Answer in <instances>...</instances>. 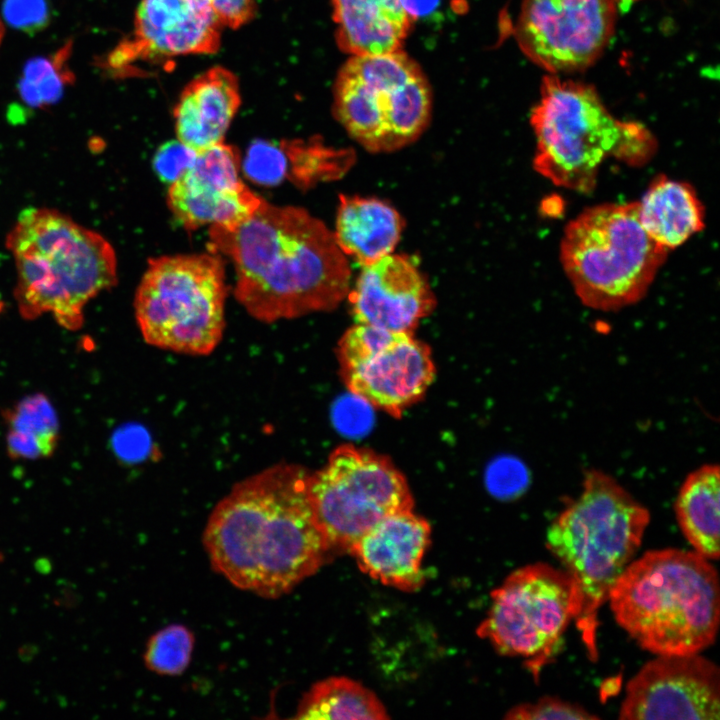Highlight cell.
Wrapping results in <instances>:
<instances>
[{
  "label": "cell",
  "instance_id": "6da1fadb",
  "mask_svg": "<svg viewBox=\"0 0 720 720\" xmlns=\"http://www.w3.org/2000/svg\"><path fill=\"white\" fill-rule=\"evenodd\" d=\"M310 471L271 465L239 482L212 510L203 543L234 586L277 598L313 575L332 552L307 500Z\"/></svg>",
  "mask_w": 720,
  "mask_h": 720
},
{
  "label": "cell",
  "instance_id": "7a4b0ae2",
  "mask_svg": "<svg viewBox=\"0 0 720 720\" xmlns=\"http://www.w3.org/2000/svg\"><path fill=\"white\" fill-rule=\"evenodd\" d=\"M208 246L231 259L236 300L264 323L333 310L350 290L348 260L333 232L303 208L263 199L235 226H210Z\"/></svg>",
  "mask_w": 720,
  "mask_h": 720
},
{
  "label": "cell",
  "instance_id": "3957f363",
  "mask_svg": "<svg viewBox=\"0 0 720 720\" xmlns=\"http://www.w3.org/2000/svg\"><path fill=\"white\" fill-rule=\"evenodd\" d=\"M607 601L617 624L654 655L701 653L716 640L718 573L693 550H651L633 559Z\"/></svg>",
  "mask_w": 720,
  "mask_h": 720
},
{
  "label": "cell",
  "instance_id": "277c9868",
  "mask_svg": "<svg viewBox=\"0 0 720 720\" xmlns=\"http://www.w3.org/2000/svg\"><path fill=\"white\" fill-rule=\"evenodd\" d=\"M6 248L16 267L14 297L25 319L49 313L60 326L77 330L88 302L118 280L111 243L56 209L22 210Z\"/></svg>",
  "mask_w": 720,
  "mask_h": 720
},
{
  "label": "cell",
  "instance_id": "5b68a950",
  "mask_svg": "<svg viewBox=\"0 0 720 720\" xmlns=\"http://www.w3.org/2000/svg\"><path fill=\"white\" fill-rule=\"evenodd\" d=\"M650 512L614 477L585 471L582 490L552 521L546 546L580 597L575 622L591 660L598 657V614L641 546Z\"/></svg>",
  "mask_w": 720,
  "mask_h": 720
},
{
  "label": "cell",
  "instance_id": "8992f818",
  "mask_svg": "<svg viewBox=\"0 0 720 720\" xmlns=\"http://www.w3.org/2000/svg\"><path fill=\"white\" fill-rule=\"evenodd\" d=\"M530 123L535 170L557 186L582 193L593 190L609 157L639 166L656 151L650 131L639 122L615 118L592 86L554 75L544 77Z\"/></svg>",
  "mask_w": 720,
  "mask_h": 720
},
{
  "label": "cell",
  "instance_id": "52a82bcc",
  "mask_svg": "<svg viewBox=\"0 0 720 720\" xmlns=\"http://www.w3.org/2000/svg\"><path fill=\"white\" fill-rule=\"evenodd\" d=\"M667 252L642 227L638 202L585 209L568 223L560 244L561 263L576 295L601 311L640 301Z\"/></svg>",
  "mask_w": 720,
  "mask_h": 720
},
{
  "label": "cell",
  "instance_id": "ba28073f",
  "mask_svg": "<svg viewBox=\"0 0 720 720\" xmlns=\"http://www.w3.org/2000/svg\"><path fill=\"white\" fill-rule=\"evenodd\" d=\"M226 298L221 255L152 258L136 290V321L147 344L206 356L223 337Z\"/></svg>",
  "mask_w": 720,
  "mask_h": 720
},
{
  "label": "cell",
  "instance_id": "9c48e42d",
  "mask_svg": "<svg viewBox=\"0 0 720 720\" xmlns=\"http://www.w3.org/2000/svg\"><path fill=\"white\" fill-rule=\"evenodd\" d=\"M334 114L349 135L370 152H392L415 141L432 108L429 83L401 49L351 56L334 84Z\"/></svg>",
  "mask_w": 720,
  "mask_h": 720
},
{
  "label": "cell",
  "instance_id": "30bf717a",
  "mask_svg": "<svg viewBox=\"0 0 720 720\" xmlns=\"http://www.w3.org/2000/svg\"><path fill=\"white\" fill-rule=\"evenodd\" d=\"M478 635L504 656L520 657L534 679L558 653L580 612V597L564 569L536 562L513 571L491 593Z\"/></svg>",
  "mask_w": 720,
  "mask_h": 720
},
{
  "label": "cell",
  "instance_id": "8fae6325",
  "mask_svg": "<svg viewBox=\"0 0 720 720\" xmlns=\"http://www.w3.org/2000/svg\"><path fill=\"white\" fill-rule=\"evenodd\" d=\"M306 493L332 552L348 551L377 522L414 504L406 478L389 457L353 444L336 447L321 469L309 473Z\"/></svg>",
  "mask_w": 720,
  "mask_h": 720
},
{
  "label": "cell",
  "instance_id": "7c38bea8",
  "mask_svg": "<svg viewBox=\"0 0 720 720\" xmlns=\"http://www.w3.org/2000/svg\"><path fill=\"white\" fill-rule=\"evenodd\" d=\"M348 391L393 417L421 400L436 368L430 347L413 333L355 323L337 345Z\"/></svg>",
  "mask_w": 720,
  "mask_h": 720
},
{
  "label": "cell",
  "instance_id": "4fadbf2b",
  "mask_svg": "<svg viewBox=\"0 0 720 720\" xmlns=\"http://www.w3.org/2000/svg\"><path fill=\"white\" fill-rule=\"evenodd\" d=\"M615 0H524L516 26L522 51L551 72L591 65L615 26Z\"/></svg>",
  "mask_w": 720,
  "mask_h": 720
},
{
  "label": "cell",
  "instance_id": "5bb4252c",
  "mask_svg": "<svg viewBox=\"0 0 720 720\" xmlns=\"http://www.w3.org/2000/svg\"><path fill=\"white\" fill-rule=\"evenodd\" d=\"M628 681L619 718L720 719V670L700 653L655 655Z\"/></svg>",
  "mask_w": 720,
  "mask_h": 720
},
{
  "label": "cell",
  "instance_id": "9a60e30c",
  "mask_svg": "<svg viewBox=\"0 0 720 720\" xmlns=\"http://www.w3.org/2000/svg\"><path fill=\"white\" fill-rule=\"evenodd\" d=\"M221 27L213 14L194 0H141L132 32L111 52L108 65L118 74H128L140 64L215 53Z\"/></svg>",
  "mask_w": 720,
  "mask_h": 720
},
{
  "label": "cell",
  "instance_id": "2e32d148",
  "mask_svg": "<svg viewBox=\"0 0 720 720\" xmlns=\"http://www.w3.org/2000/svg\"><path fill=\"white\" fill-rule=\"evenodd\" d=\"M241 158L224 142L197 152L188 168L170 184L168 205L188 230L204 225L226 228L250 217L263 199L239 176Z\"/></svg>",
  "mask_w": 720,
  "mask_h": 720
},
{
  "label": "cell",
  "instance_id": "e0dca14e",
  "mask_svg": "<svg viewBox=\"0 0 720 720\" xmlns=\"http://www.w3.org/2000/svg\"><path fill=\"white\" fill-rule=\"evenodd\" d=\"M356 323L413 333L436 305L423 275L406 257L388 254L363 266L348 292Z\"/></svg>",
  "mask_w": 720,
  "mask_h": 720
},
{
  "label": "cell",
  "instance_id": "ac0fdd59",
  "mask_svg": "<svg viewBox=\"0 0 720 720\" xmlns=\"http://www.w3.org/2000/svg\"><path fill=\"white\" fill-rule=\"evenodd\" d=\"M427 520L412 510L391 514L349 548L359 568L385 585L415 591L424 582L422 560L430 544Z\"/></svg>",
  "mask_w": 720,
  "mask_h": 720
},
{
  "label": "cell",
  "instance_id": "d6986e66",
  "mask_svg": "<svg viewBox=\"0 0 720 720\" xmlns=\"http://www.w3.org/2000/svg\"><path fill=\"white\" fill-rule=\"evenodd\" d=\"M240 103L233 72L215 66L198 75L185 86L173 111L177 140L196 153L224 142Z\"/></svg>",
  "mask_w": 720,
  "mask_h": 720
},
{
  "label": "cell",
  "instance_id": "ffe728a7",
  "mask_svg": "<svg viewBox=\"0 0 720 720\" xmlns=\"http://www.w3.org/2000/svg\"><path fill=\"white\" fill-rule=\"evenodd\" d=\"M336 42L351 56L400 50L412 24L402 0H331Z\"/></svg>",
  "mask_w": 720,
  "mask_h": 720
},
{
  "label": "cell",
  "instance_id": "44dd1931",
  "mask_svg": "<svg viewBox=\"0 0 720 720\" xmlns=\"http://www.w3.org/2000/svg\"><path fill=\"white\" fill-rule=\"evenodd\" d=\"M404 221L388 203L370 197H340L336 214V243L362 266L390 254L403 231Z\"/></svg>",
  "mask_w": 720,
  "mask_h": 720
},
{
  "label": "cell",
  "instance_id": "7402d4cb",
  "mask_svg": "<svg viewBox=\"0 0 720 720\" xmlns=\"http://www.w3.org/2000/svg\"><path fill=\"white\" fill-rule=\"evenodd\" d=\"M646 233L665 249L682 245L704 228V207L694 188L665 175L655 177L638 202Z\"/></svg>",
  "mask_w": 720,
  "mask_h": 720
},
{
  "label": "cell",
  "instance_id": "603a6c76",
  "mask_svg": "<svg viewBox=\"0 0 720 720\" xmlns=\"http://www.w3.org/2000/svg\"><path fill=\"white\" fill-rule=\"evenodd\" d=\"M720 469L703 464L683 480L674 502L680 530L693 551L709 560L719 558Z\"/></svg>",
  "mask_w": 720,
  "mask_h": 720
},
{
  "label": "cell",
  "instance_id": "cb8c5ba5",
  "mask_svg": "<svg viewBox=\"0 0 720 720\" xmlns=\"http://www.w3.org/2000/svg\"><path fill=\"white\" fill-rule=\"evenodd\" d=\"M296 719H387L377 696L357 681L330 677L315 683L296 709Z\"/></svg>",
  "mask_w": 720,
  "mask_h": 720
},
{
  "label": "cell",
  "instance_id": "d4e9b609",
  "mask_svg": "<svg viewBox=\"0 0 720 720\" xmlns=\"http://www.w3.org/2000/svg\"><path fill=\"white\" fill-rule=\"evenodd\" d=\"M7 448L12 458L37 459L53 454L59 425L53 406L43 394L30 395L5 413Z\"/></svg>",
  "mask_w": 720,
  "mask_h": 720
},
{
  "label": "cell",
  "instance_id": "484cf974",
  "mask_svg": "<svg viewBox=\"0 0 720 720\" xmlns=\"http://www.w3.org/2000/svg\"><path fill=\"white\" fill-rule=\"evenodd\" d=\"M194 642V635L186 626H166L150 637L144 653V664L157 674L178 676L190 663Z\"/></svg>",
  "mask_w": 720,
  "mask_h": 720
},
{
  "label": "cell",
  "instance_id": "4316f807",
  "mask_svg": "<svg viewBox=\"0 0 720 720\" xmlns=\"http://www.w3.org/2000/svg\"><path fill=\"white\" fill-rule=\"evenodd\" d=\"M65 77L56 61L36 58L25 67L20 91L32 104H44L55 100L62 92Z\"/></svg>",
  "mask_w": 720,
  "mask_h": 720
},
{
  "label": "cell",
  "instance_id": "83f0119b",
  "mask_svg": "<svg viewBox=\"0 0 720 720\" xmlns=\"http://www.w3.org/2000/svg\"><path fill=\"white\" fill-rule=\"evenodd\" d=\"M287 167L283 144L276 145L260 140L249 147L243 163L247 177L263 185L279 183L287 174Z\"/></svg>",
  "mask_w": 720,
  "mask_h": 720
},
{
  "label": "cell",
  "instance_id": "f1b7e54d",
  "mask_svg": "<svg viewBox=\"0 0 720 720\" xmlns=\"http://www.w3.org/2000/svg\"><path fill=\"white\" fill-rule=\"evenodd\" d=\"M504 718L513 720H585L599 717L579 704L546 695L535 702L522 703L512 707Z\"/></svg>",
  "mask_w": 720,
  "mask_h": 720
},
{
  "label": "cell",
  "instance_id": "f546056e",
  "mask_svg": "<svg viewBox=\"0 0 720 720\" xmlns=\"http://www.w3.org/2000/svg\"><path fill=\"white\" fill-rule=\"evenodd\" d=\"M3 13L12 26L24 32L42 29L49 18L47 0H5Z\"/></svg>",
  "mask_w": 720,
  "mask_h": 720
},
{
  "label": "cell",
  "instance_id": "4dcf8cb0",
  "mask_svg": "<svg viewBox=\"0 0 720 720\" xmlns=\"http://www.w3.org/2000/svg\"><path fill=\"white\" fill-rule=\"evenodd\" d=\"M195 155V151L180 141H170L159 147L153 166L160 179L171 184L188 168Z\"/></svg>",
  "mask_w": 720,
  "mask_h": 720
},
{
  "label": "cell",
  "instance_id": "1f68e13d",
  "mask_svg": "<svg viewBox=\"0 0 720 720\" xmlns=\"http://www.w3.org/2000/svg\"><path fill=\"white\" fill-rule=\"evenodd\" d=\"M206 7L223 27L237 29L255 15L257 0H194Z\"/></svg>",
  "mask_w": 720,
  "mask_h": 720
},
{
  "label": "cell",
  "instance_id": "d6a6232c",
  "mask_svg": "<svg viewBox=\"0 0 720 720\" xmlns=\"http://www.w3.org/2000/svg\"><path fill=\"white\" fill-rule=\"evenodd\" d=\"M437 2L438 0H402L404 8L412 18L431 11Z\"/></svg>",
  "mask_w": 720,
  "mask_h": 720
},
{
  "label": "cell",
  "instance_id": "836d02e7",
  "mask_svg": "<svg viewBox=\"0 0 720 720\" xmlns=\"http://www.w3.org/2000/svg\"><path fill=\"white\" fill-rule=\"evenodd\" d=\"M4 37V25L2 20L0 19V45Z\"/></svg>",
  "mask_w": 720,
  "mask_h": 720
}]
</instances>
